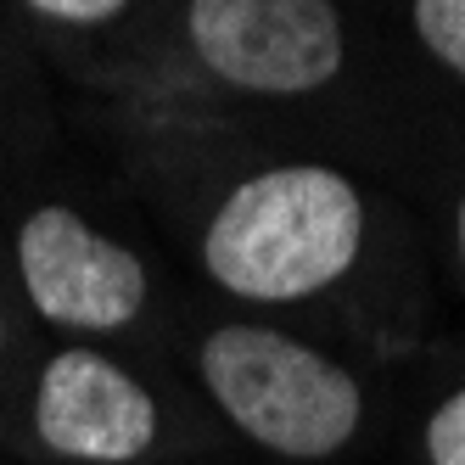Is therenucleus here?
I'll use <instances>...</instances> for the list:
<instances>
[{"instance_id":"obj_10","label":"nucleus","mask_w":465,"mask_h":465,"mask_svg":"<svg viewBox=\"0 0 465 465\" xmlns=\"http://www.w3.org/2000/svg\"><path fill=\"white\" fill-rule=\"evenodd\" d=\"M0 348H6V314H0Z\"/></svg>"},{"instance_id":"obj_8","label":"nucleus","mask_w":465,"mask_h":465,"mask_svg":"<svg viewBox=\"0 0 465 465\" xmlns=\"http://www.w3.org/2000/svg\"><path fill=\"white\" fill-rule=\"evenodd\" d=\"M28 12H40V17H51V23H107V17H118L129 0H23Z\"/></svg>"},{"instance_id":"obj_1","label":"nucleus","mask_w":465,"mask_h":465,"mask_svg":"<svg viewBox=\"0 0 465 465\" xmlns=\"http://www.w3.org/2000/svg\"><path fill=\"white\" fill-rule=\"evenodd\" d=\"M364 242V203L337 169L292 163L224 196L203 236L208 275L252 303L314 297L348 275Z\"/></svg>"},{"instance_id":"obj_9","label":"nucleus","mask_w":465,"mask_h":465,"mask_svg":"<svg viewBox=\"0 0 465 465\" xmlns=\"http://www.w3.org/2000/svg\"><path fill=\"white\" fill-rule=\"evenodd\" d=\"M460 258H465V203H460Z\"/></svg>"},{"instance_id":"obj_6","label":"nucleus","mask_w":465,"mask_h":465,"mask_svg":"<svg viewBox=\"0 0 465 465\" xmlns=\"http://www.w3.org/2000/svg\"><path fill=\"white\" fill-rule=\"evenodd\" d=\"M415 35L465 79V0H415Z\"/></svg>"},{"instance_id":"obj_2","label":"nucleus","mask_w":465,"mask_h":465,"mask_svg":"<svg viewBox=\"0 0 465 465\" xmlns=\"http://www.w3.org/2000/svg\"><path fill=\"white\" fill-rule=\"evenodd\" d=\"M196 371L252 443L286 460L337 454L364 415V392L337 359L270 325H219L196 348Z\"/></svg>"},{"instance_id":"obj_3","label":"nucleus","mask_w":465,"mask_h":465,"mask_svg":"<svg viewBox=\"0 0 465 465\" xmlns=\"http://www.w3.org/2000/svg\"><path fill=\"white\" fill-rule=\"evenodd\" d=\"M185 28L208 74L258 95H309L348 51L331 0H191Z\"/></svg>"},{"instance_id":"obj_5","label":"nucleus","mask_w":465,"mask_h":465,"mask_svg":"<svg viewBox=\"0 0 465 465\" xmlns=\"http://www.w3.org/2000/svg\"><path fill=\"white\" fill-rule=\"evenodd\" d=\"M35 438L74 465H129L157 443V404L107 353L62 348L35 387Z\"/></svg>"},{"instance_id":"obj_4","label":"nucleus","mask_w":465,"mask_h":465,"mask_svg":"<svg viewBox=\"0 0 465 465\" xmlns=\"http://www.w3.org/2000/svg\"><path fill=\"white\" fill-rule=\"evenodd\" d=\"M12 252L28 303L62 331H118L146 303V263L74 208L23 213Z\"/></svg>"},{"instance_id":"obj_7","label":"nucleus","mask_w":465,"mask_h":465,"mask_svg":"<svg viewBox=\"0 0 465 465\" xmlns=\"http://www.w3.org/2000/svg\"><path fill=\"white\" fill-rule=\"evenodd\" d=\"M426 460L431 465H465V387L443 398L438 415L426 420Z\"/></svg>"}]
</instances>
